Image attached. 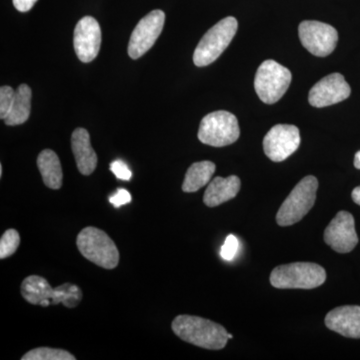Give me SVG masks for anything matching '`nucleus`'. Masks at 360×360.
Here are the masks:
<instances>
[{"label":"nucleus","instance_id":"11","mask_svg":"<svg viewBox=\"0 0 360 360\" xmlns=\"http://www.w3.org/2000/svg\"><path fill=\"white\" fill-rule=\"evenodd\" d=\"M300 141V129L295 125L277 124L265 135L264 153L270 160L281 162L297 150Z\"/></svg>","mask_w":360,"mask_h":360},{"label":"nucleus","instance_id":"27","mask_svg":"<svg viewBox=\"0 0 360 360\" xmlns=\"http://www.w3.org/2000/svg\"><path fill=\"white\" fill-rule=\"evenodd\" d=\"M37 0H13V6L20 13H27L34 6Z\"/></svg>","mask_w":360,"mask_h":360},{"label":"nucleus","instance_id":"13","mask_svg":"<svg viewBox=\"0 0 360 360\" xmlns=\"http://www.w3.org/2000/svg\"><path fill=\"white\" fill-rule=\"evenodd\" d=\"M352 94L349 84L340 73H331L310 89L309 101L314 108H322L345 101Z\"/></svg>","mask_w":360,"mask_h":360},{"label":"nucleus","instance_id":"31","mask_svg":"<svg viewBox=\"0 0 360 360\" xmlns=\"http://www.w3.org/2000/svg\"><path fill=\"white\" fill-rule=\"evenodd\" d=\"M232 338H233V336H232L231 335H229V340H231Z\"/></svg>","mask_w":360,"mask_h":360},{"label":"nucleus","instance_id":"24","mask_svg":"<svg viewBox=\"0 0 360 360\" xmlns=\"http://www.w3.org/2000/svg\"><path fill=\"white\" fill-rule=\"evenodd\" d=\"M239 241L233 234H229L225 239L224 245L220 248V257L225 262H231L238 255Z\"/></svg>","mask_w":360,"mask_h":360},{"label":"nucleus","instance_id":"28","mask_svg":"<svg viewBox=\"0 0 360 360\" xmlns=\"http://www.w3.org/2000/svg\"><path fill=\"white\" fill-rule=\"evenodd\" d=\"M352 198L356 205H360V186L355 187L352 191Z\"/></svg>","mask_w":360,"mask_h":360},{"label":"nucleus","instance_id":"29","mask_svg":"<svg viewBox=\"0 0 360 360\" xmlns=\"http://www.w3.org/2000/svg\"><path fill=\"white\" fill-rule=\"evenodd\" d=\"M354 167L360 170V150L354 156Z\"/></svg>","mask_w":360,"mask_h":360},{"label":"nucleus","instance_id":"20","mask_svg":"<svg viewBox=\"0 0 360 360\" xmlns=\"http://www.w3.org/2000/svg\"><path fill=\"white\" fill-rule=\"evenodd\" d=\"M215 168L217 167L212 161L205 160L193 163L187 169L186 179L182 184V191L188 193L200 191L212 181Z\"/></svg>","mask_w":360,"mask_h":360},{"label":"nucleus","instance_id":"9","mask_svg":"<svg viewBox=\"0 0 360 360\" xmlns=\"http://www.w3.org/2000/svg\"><path fill=\"white\" fill-rule=\"evenodd\" d=\"M298 33L303 46L319 58H326L333 53L338 41V30L321 21H302Z\"/></svg>","mask_w":360,"mask_h":360},{"label":"nucleus","instance_id":"30","mask_svg":"<svg viewBox=\"0 0 360 360\" xmlns=\"http://www.w3.org/2000/svg\"><path fill=\"white\" fill-rule=\"evenodd\" d=\"M2 172H4V169H2V165H0V176H2Z\"/></svg>","mask_w":360,"mask_h":360},{"label":"nucleus","instance_id":"15","mask_svg":"<svg viewBox=\"0 0 360 360\" xmlns=\"http://www.w3.org/2000/svg\"><path fill=\"white\" fill-rule=\"evenodd\" d=\"M326 326L330 330L348 338H360V307H336L326 316Z\"/></svg>","mask_w":360,"mask_h":360},{"label":"nucleus","instance_id":"2","mask_svg":"<svg viewBox=\"0 0 360 360\" xmlns=\"http://www.w3.org/2000/svg\"><path fill=\"white\" fill-rule=\"evenodd\" d=\"M20 291L26 302L42 307L63 303L68 309H75L84 297L82 290L75 284L63 283L52 288L49 281L39 276L26 277Z\"/></svg>","mask_w":360,"mask_h":360},{"label":"nucleus","instance_id":"3","mask_svg":"<svg viewBox=\"0 0 360 360\" xmlns=\"http://www.w3.org/2000/svg\"><path fill=\"white\" fill-rule=\"evenodd\" d=\"M326 281V269L312 262L279 265L270 274V283L278 290H314Z\"/></svg>","mask_w":360,"mask_h":360},{"label":"nucleus","instance_id":"16","mask_svg":"<svg viewBox=\"0 0 360 360\" xmlns=\"http://www.w3.org/2000/svg\"><path fill=\"white\" fill-rule=\"evenodd\" d=\"M71 148L80 174H94L97 167V155L90 143L89 131L84 129H77L71 135Z\"/></svg>","mask_w":360,"mask_h":360},{"label":"nucleus","instance_id":"14","mask_svg":"<svg viewBox=\"0 0 360 360\" xmlns=\"http://www.w3.org/2000/svg\"><path fill=\"white\" fill-rule=\"evenodd\" d=\"M75 53L80 61L89 63L98 56L101 45V25L96 18L84 16L75 26L73 35Z\"/></svg>","mask_w":360,"mask_h":360},{"label":"nucleus","instance_id":"22","mask_svg":"<svg viewBox=\"0 0 360 360\" xmlns=\"http://www.w3.org/2000/svg\"><path fill=\"white\" fill-rule=\"evenodd\" d=\"M20 245V236L15 229H8L0 239V258L4 259L13 255Z\"/></svg>","mask_w":360,"mask_h":360},{"label":"nucleus","instance_id":"23","mask_svg":"<svg viewBox=\"0 0 360 360\" xmlns=\"http://www.w3.org/2000/svg\"><path fill=\"white\" fill-rule=\"evenodd\" d=\"M14 97H15V90L13 87L1 86L0 89V118L2 120H6V116L11 112L13 108Z\"/></svg>","mask_w":360,"mask_h":360},{"label":"nucleus","instance_id":"12","mask_svg":"<svg viewBox=\"0 0 360 360\" xmlns=\"http://www.w3.org/2000/svg\"><path fill=\"white\" fill-rule=\"evenodd\" d=\"M324 241L338 253H348L359 243L352 213L340 212L324 231Z\"/></svg>","mask_w":360,"mask_h":360},{"label":"nucleus","instance_id":"4","mask_svg":"<svg viewBox=\"0 0 360 360\" xmlns=\"http://www.w3.org/2000/svg\"><path fill=\"white\" fill-rule=\"evenodd\" d=\"M78 250L92 264L104 269H113L120 264V251L115 241L103 231L87 226L77 238Z\"/></svg>","mask_w":360,"mask_h":360},{"label":"nucleus","instance_id":"18","mask_svg":"<svg viewBox=\"0 0 360 360\" xmlns=\"http://www.w3.org/2000/svg\"><path fill=\"white\" fill-rule=\"evenodd\" d=\"M37 167L45 186L49 188L58 189L63 186V168L58 155L51 149H44L37 158Z\"/></svg>","mask_w":360,"mask_h":360},{"label":"nucleus","instance_id":"5","mask_svg":"<svg viewBox=\"0 0 360 360\" xmlns=\"http://www.w3.org/2000/svg\"><path fill=\"white\" fill-rule=\"evenodd\" d=\"M236 18L229 16L212 26L203 35L193 53L194 65L203 68L214 63L231 44L238 32Z\"/></svg>","mask_w":360,"mask_h":360},{"label":"nucleus","instance_id":"1","mask_svg":"<svg viewBox=\"0 0 360 360\" xmlns=\"http://www.w3.org/2000/svg\"><path fill=\"white\" fill-rule=\"evenodd\" d=\"M172 328L180 340L205 349H222L229 340L224 326L194 315H179L172 321Z\"/></svg>","mask_w":360,"mask_h":360},{"label":"nucleus","instance_id":"17","mask_svg":"<svg viewBox=\"0 0 360 360\" xmlns=\"http://www.w3.org/2000/svg\"><path fill=\"white\" fill-rule=\"evenodd\" d=\"M240 179L236 175H231L226 179L220 176L215 177L210 182L206 188L205 196H203V202L208 207H215V206L227 202L238 195L240 191Z\"/></svg>","mask_w":360,"mask_h":360},{"label":"nucleus","instance_id":"19","mask_svg":"<svg viewBox=\"0 0 360 360\" xmlns=\"http://www.w3.org/2000/svg\"><path fill=\"white\" fill-rule=\"evenodd\" d=\"M32 91L27 84H21L15 90L13 108L6 116L4 122L9 127L23 124L30 118L32 110Z\"/></svg>","mask_w":360,"mask_h":360},{"label":"nucleus","instance_id":"25","mask_svg":"<svg viewBox=\"0 0 360 360\" xmlns=\"http://www.w3.org/2000/svg\"><path fill=\"white\" fill-rule=\"evenodd\" d=\"M110 170L120 180L129 181L132 177L131 170L127 167V163L123 162L122 160L113 161L110 165Z\"/></svg>","mask_w":360,"mask_h":360},{"label":"nucleus","instance_id":"7","mask_svg":"<svg viewBox=\"0 0 360 360\" xmlns=\"http://www.w3.org/2000/svg\"><path fill=\"white\" fill-rule=\"evenodd\" d=\"M239 135L238 118L224 110L214 111L205 116L198 129V139L213 148L231 146L238 141Z\"/></svg>","mask_w":360,"mask_h":360},{"label":"nucleus","instance_id":"8","mask_svg":"<svg viewBox=\"0 0 360 360\" xmlns=\"http://www.w3.org/2000/svg\"><path fill=\"white\" fill-rule=\"evenodd\" d=\"M291 78L290 70L271 59L265 60L258 68L255 75V91L264 103H276L288 91Z\"/></svg>","mask_w":360,"mask_h":360},{"label":"nucleus","instance_id":"10","mask_svg":"<svg viewBox=\"0 0 360 360\" xmlns=\"http://www.w3.org/2000/svg\"><path fill=\"white\" fill-rule=\"evenodd\" d=\"M165 22V13L160 9L149 13L131 33L129 44V56L132 59L141 58L155 45L162 32Z\"/></svg>","mask_w":360,"mask_h":360},{"label":"nucleus","instance_id":"26","mask_svg":"<svg viewBox=\"0 0 360 360\" xmlns=\"http://www.w3.org/2000/svg\"><path fill=\"white\" fill-rule=\"evenodd\" d=\"M131 194L127 189L123 188L117 189V191L110 198L111 205L116 208L127 205V203L131 202Z\"/></svg>","mask_w":360,"mask_h":360},{"label":"nucleus","instance_id":"6","mask_svg":"<svg viewBox=\"0 0 360 360\" xmlns=\"http://www.w3.org/2000/svg\"><path fill=\"white\" fill-rule=\"evenodd\" d=\"M317 188L319 180L316 177L309 175L300 180L277 212V224L290 226L300 221L314 207Z\"/></svg>","mask_w":360,"mask_h":360},{"label":"nucleus","instance_id":"21","mask_svg":"<svg viewBox=\"0 0 360 360\" xmlns=\"http://www.w3.org/2000/svg\"><path fill=\"white\" fill-rule=\"evenodd\" d=\"M22 360H75L77 357L58 348L39 347L30 350L21 357Z\"/></svg>","mask_w":360,"mask_h":360}]
</instances>
